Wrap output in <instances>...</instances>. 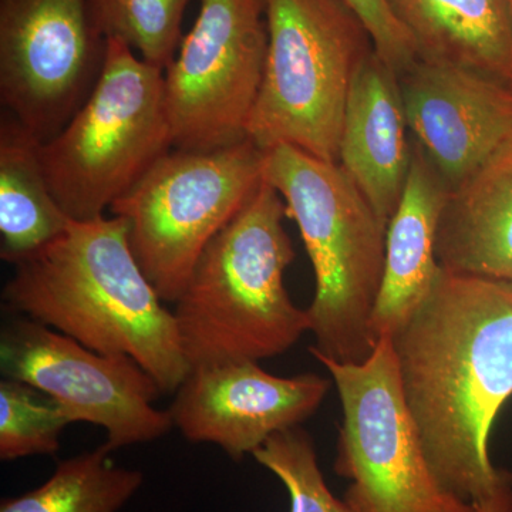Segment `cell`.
<instances>
[{
    "mask_svg": "<svg viewBox=\"0 0 512 512\" xmlns=\"http://www.w3.org/2000/svg\"><path fill=\"white\" fill-rule=\"evenodd\" d=\"M268 53L247 137L271 150L299 148L339 163L353 77L375 52L343 0H265Z\"/></svg>",
    "mask_w": 512,
    "mask_h": 512,
    "instance_id": "5b68a950",
    "label": "cell"
},
{
    "mask_svg": "<svg viewBox=\"0 0 512 512\" xmlns=\"http://www.w3.org/2000/svg\"><path fill=\"white\" fill-rule=\"evenodd\" d=\"M265 150L251 138L211 151L171 150L111 215L127 222L128 245L165 303L183 295L202 252L264 181Z\"/></svg>",
    "mask_w": 512,
    "mask_h": 512,
    "instance_id": "52a82bcc",
    "label": "cell"
},
{
    "mask_svg": "<svg viewBox=\"0 0 512 512\" xmlns=\"http://www.w3.org/2000/svg\"><path fill=\"white\" fill-rule=\"evenodd\" d=\"M419 59L451 64L512 89V22L505 0H387Z\"/></svg>",
    "mask_w": 512,
    "mask_h": 512,
    "instance_id": "e0dca14e",
    "label": "cell"
},
{
    "mask_svg": "<svg viewBox=\"0 0 512 512\" xmlns=\"http://www.w3.org/2000/svg\"><path fill=\"white\" fill-rule=\"evenodd\" d=\"M473 505L477 512H512V478Z\"/></svg>",
    "mask_w": 512,
    "mask_h": 512,
    "instance_id": "cb8c5ba5",
    "label": "cell"
},
{
    "mask_svg": "<svg viewBox=\"0 0 512 512\" xmlns=\"http://www.w3.org/2000/svg\"><path fill=\"white\" fill-rule=\"evenodd\" d=\"M0 332L3 377L30 384L62 406L72 423L104 429L111 451L161 439L173 429L161 390L131 357L103 355L26 316L12 315Z\"/></svg>",
    "mask_w": 512,
    "mask_h": 512,
    "instance_id": "30bf717a",
    "label": "cell"
},
{
    "mask_svg": "<svg viewBox=\"0 0 512 512\" xmlns=\"http://www.w3.org/2000/svg\"><path fill=\"white\" fill-rule=\"evenodd\" d=\"M330 384L315 373L271 375L258 362L197 367L168 410L185 439L215 444L232 460H241L313 416Z\"/></svg>",
    "mask_w": 512,
    "mask_h": 512,
    "instance_id": "7c38bea8",
    "label": "cell"
},
{
    "mask_svg": "<svg viewBox=\"0 0 512 512\" xmlns=\"http://www.w3.org/2000/svg\"><path fill=\"white\" fill-rule=\"evenodd\" d=\"M72 424L52 397L18 380L0 382V458L53 456L60 436Z\"/></svg>",
    "mask_w": 512,
    "mask_h": 512,
    "instance_id": "44dd1931",
    "label": "cell"
},
{
    "mask_svg": "<svg viewBox=\"0 0 512 512\" xmlns=\"http://www.w3.org/2000/svg\"><path fill=\"white\" fill-rule=\"evenodd\" d=\"M111 450L60 461L53 476L36 490L3 500L0 512H117L143 484L138 470L116 466Z\"/></svg>",
    "mask_w": 512,
    "mask_h": 512,
    "instance_id": "d6986e66",
    "label": "cell"
},
{
    "mask_svg": "<svg viewBox=\"0 0 512 512\" xmlns=\"http://www.w3.org/2000/svg\"><path fill=\"white\" fill-rule=\"evenodd\" d=\"M6 312L26 316L103 355H124L175 393L191 372L174 312L141 271L124 218L72 221L36 254L13 265Z\"/></svg>",
    "mask_w": 512,
    "mask_h": 512,
    "instance_id": "7a4b0ae2",
    "label": "cell"
},
{
    "mask_svg": "<svg viewBox=\"0 0 512 512\" xmlns=\"http://www.w3.org/2000/svg\"><path fill=\"white\" fill-rule=\"evenodd\" d=\"M505 3H507L508 13H510V18L512 22V0H505Z\"/></svg>",
    "mask_w": 512,
    "mask_h": 512,
    "instance_id": "d4e9b609",
    "label": "cell"
},
{
    "mask_svg": "<svg viewBox=\"0 0 512 512\" xmlns=\"http://www.w3.org/2000/svg\"><path fill=\"white\" fill-rule=\"evenodd\" d=\"M399 84L412 138L450 192L512 141L510 87L424 59L400 73Z\"/></svg>",
    "mask_w": 512,
    "mask_h": 512,
    "instance_id": "4fadbf2b",
    "label": "cell"
},
{
    "mask_svg": "<svg viewBox=\"0 0 512 512\" xmlns=\"http://www.w3.org/2000/svg\"><path fill=\"white\" fill-rule=\"evenodd\" d=\"M90 0H0V101L40 141L93 92L106 57Z\"/></svg>",
    "mask_w": 512,
    "mask_h": 512,
    "instance_id": "8fae6325",
    "label": "cell"
},
{
    "mask_svg": "<svg viewBox=\"0 0 512 512\" xmlns=\"http://www.w3.org/2000/svg\"><path fill=\"white\" fill-rule=\"evenodd\" d=\"M400 389L434 474L474 504L512 478L491 430L512 397V282L444 271L392 336Z\"/></svg>",
    "mask_w": 512,
    "mask_h": 512,
    "instance_id": "6da1fadb",
    "label": "cell"
},
{
    "mask_svg": "<svg viewBox=\"0 0 512 512\" xmlns=\"http://www.w3.org/2000/svg\"><path fill=\"white\" fill-rule=\"evenodd\" d=\"M328 370L342 404L333 470L350 481L355 512H477L434 474L400 389L392 339L376 340L362 363L313 356Z\"/></svg>",
    "mask_w": 512,
    "mask_h": 512,
    "instance_id": "ba28073f",
    "label": "cell"
},
{
    "mask_svg": "<svg viewBox=\"0 0 512 512\" xmlns=\"http://www.w3.org/2000/svg\"><path fill=\"white\" fill-rule=\"evenodd\" d=\"M174 147L164 70L107 39L93 92L57 136L40 143L47 184L74 221L103 217Z\"/></svg>",
    "mask_w": 512,
    "mask_h": 512,
    "instance_id": "8992f818",
    "label": "cell"
},
{
    "mask_svg": "<svg viewBox=\"0 0 512 512\" xmlns=\"http://www.w3.org/2000/svg\"><path fill=\"white\" fill-rule=\"evenodd\" d=\"M40 141L8 111L0 119V258L19 264L55 241L72 218L47 184Z\"/></svg>",
    "mask_w": 512,
    "mask_h": 512,
    "instance_id": "ac0fdd59",
    "label": "cell"
},
{
    "mask_svg": "<svg viewBox=\"0 0 512 512\" xmlns=\"http://www.w3.org/2000/svg\"><path fill=\"white\" fill-rule=\"evenodd\" d=\"M407 131L399 74L373 52L350 86L339 164L386 225L402 198L412 164Z\"/></svg>",
    "mask_w": 512,
    "mask_h": 512,
    "instance_id": "5bb4252c",
    "label": "cell"
},
{
    "mask_svg": "<svg viewBox=\"0 0 512 512\" xmlns=\"http://www.w3.org/2000/svg\"><path fill=\"white\" fill-rule=\"evenodd\" d=\"M412 146L406 187L387 224L383 281L370 318L375 340L392 338L426 301L441 274L437 229L450 190L413 138Z\"/></svg>",
    "mask_w": 512,
    "mask_h": 512,
    "instance_id": "9a60e30c",
    "label": "cell"
},
{
    "mask_svg": "<svg viewBox=\"0 0 512 512\" xmlns=\"http://www.w3.org/2000/svg\"><path fill=\"white\" fill-rule=\"evenodd\" d=\"M436 254L444 271L512 282V141L448 194Z\"/></svg>",
    "mask_w": 512,
    "mask_h": 512,
    "instance_id": "2e32d148",
    "label": "cell"
},
{
    "mask_svg": "<svg viewBox=\"0 0 512 512\" xmlns=\"http://www.w3.org/2000/svg\"><path fill=\"white\" fill-rule=\"evenodd\" d=\"M191 0H90L100 32L119 39L138 57L165 70L183 42V18Z\"/></svg>",
    "mask_w": 512,
    "mask_h": 512,
    "instance_id": "ffe728a7",
    "label": "cell"
},
{
    "mask_svg": "<svg viewBox=\"0 0 512 512\" xmlns=\"http://www.w3.org/2000/svg\"><path fill=\"white\" fill-rule=\"evenodd\" d=\"M362 20L372 37L375 52L397 74L406 72L419 59L412 36L390 9L387 0H343Z\"/></svg>",
    "mask_w": 512,
    "mask_h": 512,
    "instance_id": "603a6c76",
    "label": "cell"
},
{
    "mask_svg": "<svg viewBox=\"0 0 512 512\" xmlns=\"http://www.w3.org/2000/svg\"><path fill=\"white\" fill-rule=\"evenodd\" d=\"M286 217L284 198L264 178L202 252L174 311L191 369L279 356L311 332L308 309L285 288L295 259Z\"/></svg>",
    "mask_w": 512,
    "mask_h": 512,
    "instance_id": "3957f363",
    "label": "cell"
},
{
    "mask_svg": "<svg viewBox=\"0 0 512 512\" xmlns=\"http://www.w3.org/2000/svg\"><path fill=\"white\" fill-rule=\"evenodd\" d=\"M200 2L194 26L164 70L177 150H217L247 138L268 53L265 0Z\"/></svg>",
    "mask_w": 512,
    "mask_h": 512,
    "instance_id": "9c48e42d",
    "label": "cell"
},
{
    "mask_svg": "<svg viewBox=\"0 0 512 512\" xmlns=\"http://www.w3.org/2000/svg\"><path fill=\"white\" fill-rule=\"evenodd\" d=\"M264 178L284 198L315 272L309 352L365 362L376 345L370 318L383 281L387 225L339 163L281 144L265 151Z\"/></svg>",
    "mask_w": 512,
    "mask_h": 512,
    "instance_id": "277c9868",
    "label": "cell"
},
{
    "mask_svg": "<svg viewBox=\"0 0 512 512\" xmlns=\"http://www.w3.org/2000/svg\"><path fill=\"white\" fill-rule=\"evenodd\" d=\"M252 456L285 485L291 500L289 512H355L330 491L315 444L299 427L275 434Z\"/></svg>",
    "mask_w": 512,
    "mask_h": 512,
    "instance_id": "7402d4cb",
    "label": "cell"
}]
</instances>
